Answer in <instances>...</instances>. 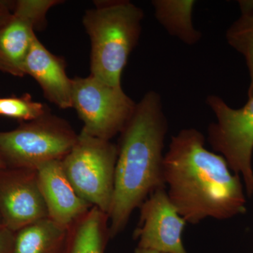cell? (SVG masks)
I'll use <instances>...</instances> for the list:
<instances>
[{
    "mask_svg": "<svg viewBox=\"0 0 253 253\" xmlns=\"http://www.w3.org/2000/svg\"><path fill=\"white\" fill-rule=\"evenodd\" d=\"M205 140L195 128L182 129L172 136L163 161L168 196L186 222L194 224L246 211L240 175L231 174L226 160L208 151Z\"/></svg>",
    "mask_w": 253,
    "mask_h": 253,
    "instance_id": "cell-1",
    "label": "cell"
},
{
    "mask_svg": "<svg viewBox=\"0 0 253 253\" xmlns=\"http://www.w3.org/2000/svg\"><path fill=\"white\" fill-rule=\"evenodd\" d=\"M168 130L161 96L149 91L136 104L121 132L109 213L110 239L126 228L131 213L151 193L166 188L163 149Z\"/></svg>",
    "mask_w": 253,
    "mask_h": 253,
    "instance_id": "cell-2",
    "label": "cell"
},
{
    "mask_svg": "<svg viewBox=\"0 0 253 253\" xmlns=\"http://www.w3.org/2000/svg\"><path fill=\"white\" fill-rule=\"evenodd\" d=\"M144 12L127 0L95 1L83 16L91 41V76L111 86H121L129 55L139 42Z\"/></svg>",
    "mask_w": 253,
    "mask_h": 253,
    "instance_id": "cell-3",
    "label": "cell"
},
{
    "mask_svg": "<svg viewBox=\"0 0 253 253\" xmlns=\"http://www.w3.org/2000/svg\"><path fill=\"white\" fill-rule=\"evenodd\" d=\"M78 136L67 121L48 112L13 130L0 131V159L6 168L36 170L44 163L62 159Z\"/></svg>",
    "mask_w": 253,
    "mask_h": 253,
    "instance_id": "cell-4",
    "label": "cell"
},
{
    "mask_svg": "<svg viewBox=\"0 0 253 253\" xmlns=\"http://www.w3.org/2000/svg\"><path fill=\"white\" fill-rule=\"evenodd\" d=\"M117 145L82 129L61 159L65 174L80 196L109 215L114 191Z\"/></svg>",
    "mask_w": 253,
    "mask_h": 253,
    "instance_id": "cell-5",
    "label": "cell"
},
{
    "mask_svg": "<svg viewBox=\"0 0 253 253\" xmlns=\"http://www.w3.org/2000/svg\"><path fill=\"white\" fill-rule=\"evenodd\" d=\"M216 122L208 129L212 149L224 157L234 174H241L248 195L253 194V96L241 109H233L217 95L206 99Z\"/></svg>",
    "mask_w": 253,
    "mask_h": 253,
    "instance_id": "cell-6",
    "label": "cell"
},
{
    "mask_svg": "<svg viewBox=\"0 0 253 253\" xmlns=\"http://www.w3.org/2000/svg\"><path fill=\"white\" fill-rule=\"evenodd\" d=\"M72 81V108L84 123L83 130L109 141L121 133L136 104L122 86L109 85L91 75Z\"/></svg>",
    "mask_w": 253,
    "mask_h": 253,
    "instance_id": "cell-7",
    "label": "cell"
},
{
    "mask_svg": "<svg viewBox=\"0 0 253 253\" xmlns=\"http://www.w3.org/2000/svg\"><path fill=\"white\" fill-rule=\"evenodd\" d=\"M60 0H17L11 19L0 28V71L14 77L25 76L23 65L49 10Z\"/></svg>",
    "mask_w": 253,
    "mask_h": 253,
    "instance_id": "cell-8",
    "label": "cell"
},
{
    "mask_svg": "<svg viewBox=\"0 0 253 253\" xmlns=\"http://www.w3.org/2000/svg\"><path fill=\"white\" fill-rule=\"evenodd\" d=\"M0 216L13 232L48 217L36 169L0 168Z\"/></svg>",
    "mask_w": 253,
    "mask_h": 253,
    "instance_id": "cell-9",
    "label": "cell"
},
{
    "mask_svg": "<svg viewBox=\"0 0 253 253\" xmlns=\"http://www.w3.org/2000/svg\"><path fill=\"white\" fill-rule=\"evenodd\" d=\"M134 231L138 248L163 253H187L182 243L186 221L171 202L166 188L151 193L140 207Z\"/></svg>",
    "mask_w": 253,
    "mask_h": 253,
    "instance_id": "cell-10",
    "label": "cell"
},
{
    "mask_svg": "<svg viewBox=\"0 0 253 253\" xmlns=\"http://www.w3.org/2000/svg\"><path fill=\"white\" fill-rule=\"evenodd\" d=\"M36 170L48 217L56 224L68 229L93 207L71 185L61 160L44 163Z\"/></svg>",
    "mask_w": 253,
    "mask_h": 253,
    "instance_id": "cell-11",
    "label": "cell"
},
{
    "mask_svg": "<svg viewBox=\"0 0 253 253\" xmlns=\"http://www.w3.org/2000/svg\"><path fill=\"white\" fill-rule=\"evenodd\" d=\"M66 65L64 60L50 52L37 36L23 65L25 76L36 80L46 99L63 109L72 108L73 81L66 74Z\"/></svg>",
    "mask_w": 253,
    "mask_h": 253,
    "instance_id": "cell-12",
    "label": "cell"
},
{
    "mask_svg": "<svg viewBox=\"0 0 253 253\" xmlns=\"http://www.w3.org/2000/svg\"><path fill=\"white\" fill-rule=\"evenodd\" d=\"M109 238V216L92 207L68 228L63 253H104Z\"/></svg>",
    "mask_w": 253,
    "mask_h": 253,
    "instance_id": "cell-13",
    "label": "cell"
},
{
    "mask_svg": "<svg viewBox=\"0 0 253 253\" xmlns=\"http://www.w3.org/2000/svg\"><path fill=\"white\" fill-rule=\"evenodd\" d=\"M68 229L49 217L31 223L14 232V253H63Z\"/></svg>",
    "mask_w": 253,
    "mask_h": 253,
    "instance_id": "cell-14",
    "label": "cell"
},
{
    "mask_svg": "<svg viewBox=\"0 0 253 253\" xmlns=\"http://www.w3.org/2000/svg\"><path fill=\"white\" fill-rule=\"evenodd\" d=\"M196 1L193 0H154L152 5L158 22L172 36L185 44H196L201 33L194 28L193 10Z\"/></svg>",
    "mask_w": 253,
    "mask_h": 253,
    "instance_id": "cell-15",
    "label": "cell"
},
{
    "mask_svg": "<svg viewBox=\"0 0 253 253\" xmlns=\"http://www.w3.org/2000/svg\"><path fill=\"white\" fill-rule=\"evenodd\" d=\"M241 14L228 28V44L243 55L250 76L249 98L253 96V0L239 1Z\"/></svg>",
    "mask_w": 253,
    "mask_h": 253,
    "instance_id": "cell-16",
    "label": "cell"
},
{
    "mask_svg": "<svg viewBox=\"0 0 253 253\" xmlns=\"http://www.w3.org/2000/svg\"><path fill=\"white\" fill-rule=\"evenodd\" d=\"M49 112L44 105L31 99L29 94L21 97L0 98V116L29 122Z\"/></svg>",
    "mask_w": 253,
    "mask_h": 253,
    "instance_id": "cell-17",
    "label": "cell"
},
{
    "mask_svg": "<svg viewBox=\"0 0 253 253\" xmlns=\"http://www.w3.org/2000/svg\"><path fill=\"white\" fill-rule=\"evenodd\" d=\"M14 232L3 226L0 227V253H14Z\"/></svg>",
    "mask_w": 253,
    "mask_h": 253,
    "instance_id": "cell-18",
    "label": "cell"
},
{
    "mask_svg": "<svg viewBox=\"0 0 253 253\" xmlns=\"http://www.w3.org/2000/svg\"><path fill=\"white\" fill-rule=\"evenodd\" d=\"M14 6L15 1L0 0V28L11 19Z\"/></svg>",
    "mask_w": 253,
    "mask_h": 253,
    "instance_id": "cell-19",
    "label": "cell"
},
{
    "mask_svg": "<svg viewBox=\"0 0 253 253\" xmlns=\"http://www.w3.org/2000/svg\"><path fill=\"white\" fill-rule=\"evenodd\" d=\"M135 253H163L158 252V251H152V250H148L140 249V248H136L135 250Z\"/></svg>",
    "mask_w": 253,
    "mask_h": 253,
    "instance_id": "cell-20",
    "label": "cell"
},
{
    "mask_svg": "<svg viewBox=\"0 0 253 253\" xmlns=\"http://www.w3.org/2000/svg\"><path fill=\"white\" fill-rule=\"evenodd\" d=\"M6 168L4 165V163H2L1 160L0 159V168Z\"/></svg>",
    "mask_w": 253,
    "mask_h": 253,
    "instance_id": "cell-21",
    "label": "cell"
},
{
    "mask_svg": "<svg viewBox=\"0 0 253 253\" xmlns=\"http://www.w3.org/2000/svg\"><path fill=\"white\" fill-rule=\"evenodd\" d=\"M1 226H3V224L2 221H1V216H0V227H1Z\"/></svg>",
    "mask_w": 253,
    "mask_h": 253,
    "instance_id": "cell-22",
    "label": "cell"
}]
</instances>
